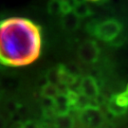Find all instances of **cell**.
<instances>
[{
  "label": "cell",
  "mask_w": 128,
  "mask_h": 128,
  "mask_svg": "<svg viewBox=\"0 0 128 128\" xmlns=\"http://www.w3.org/2000/svg\"><path fill=\"white\" fill-rule=\"evenodd\" d=\"M125 90H126V91L128 92V86H127V87H126V89H125Z\"/></svg>",
  "instance_id": "cell-15"
},
{
  "label": "cell",
  "mask_w": 128,
  "mask_h": 128,
  "mask_svg": "<svg viewBox=\"0 0 128 128\" xmlns=\"http://www.w3.org/2000/svg\"><path fill=\"white\" fill-rule=\"evenodd\" d=\"M48 12L52 15H62L61 2L58 0H51L48 4Z\"/></svg>",
  "instance_id": "cell-11"
},
{
  "label": "cell",
  "mask_w": 128,
  "mask_h": 128,
  "mask_svg": "<svg viewBox=\"0 0 128 128\" xmlns=\"http://www.w3.org/2000/svg\"><path fill=\"white\" fill-rule=\"evenodd\" d=\"M90 30L97 38L102 41L111 42L119 36L122 30V24L115 19H108L92 25Z\"/></svg>",
  "instance_id": "cell-2"
},
{
  "label": "cell",
  "mask_w": 128,
  "mask_h": 128,
  "mask_svg": "<svg viewBox=\"0 0 128 128\" xmlns=\"http://www.w3.org/2000/svg\"><path fill=\"white\" fill-rule=\"evenodd\" d=\"M21 128H44V127L42 126L41 124L34 122H25L22 125Z\"/></svg>",
  "instance_id": "cell-12"
},
{
  "label": "cell",
  "mask_w": 128,
  "mask_h": 128,
  "mask_svg": "<svg viewBox=\"0 0 128 128\" xmlns=\"http://www.w3.org/2000/svg\"><path fill=\"white\" fill-rule=\"evenodd\" d=\"M61 93L60 87L56 84L48 82L46 84H45L42 87L41 89V95L43 98H48V99H51L54 100L56 97Z\"/></svg>",
  "instance_id": "cell-8"
},
{
  "label": "cell",
  "mask_w": 128,
  "mask_h": 128,
  "mask_svg": "<svg viewBox=\"0 0 128 128\" xmlns=\"http://www.w3.org/2000/svg\"><path fill=\"white\" fill-rule=\"evenodd\" d=\"M80 119L82 124L90 128H101L104 122V115L98 106H91L81 111Z\"/></svg>",
  "instance_id": "cell-3"
},
{
  "label": "cell",
  "mask_w": 128,
  "mask_h": 128,
  "mask_svg": "<svg viewBox=\"0 0 128 128\" xmlns=\"http://www.w3.org/2000/svg\"><path fill=\"white\" fill-rule=\"evenodd\" d=\"M5 126H6V124H5L4 120L0 117V128H5Z\"/></svg>",
  "instance_id": "cell-13"
},
{
  "label": "cell",
  "mask_w": 128,
  "mask_h": 128,
  "mask_svg": "<svg viewBox=\"0 0 128 128\" xmlns=\"http://www.w3.org/2000/svg\"><path fill=\"white\" fill-rule=\"evenodd\" d=\"M74 120L69 113L62 115H56L54 117L55 128H73Z\"/></svg>",
  "instance_id": "cell-7"
},
{
  "label": "cell",
  "mask_w": 128,
  "mask_h": 128,
  "mask_svg": "<svg viewBox=\"0 0 128 128\" xmlns=\"http://www.w3.org/2000/svg\"><path fill=\"white\" fill-rule=\"evenodd\" d=\"M78 54L82 61L88 64H92L97 62V60L99 59L100 50L95 42L89 40V41L84 42L80 46Z\"/></svg>",
  "instance_id": "cell-4"
},
{
  "label": "cell",
  "mask_w": 128,
  "mask_h": 128,
  "mask_svg": "<svg viewBox=\"0 0 128 128\" xmlns=\"http://www.w3.org/2000/svg\"><path fill=\"white\" fill-rule=\"evenodd\" d=\"M88 1H94V2H97V1H102V0H88Z\"/></svg>",
  "instance_id": "cell-14"
},
{
  "label": "cell",
  "mask_w": 128,
  "mask_h": 128,
  "mask_svg": "<svg viewBox=\"0 0 128 128\" xmlns=\"http://www.w3.org/2000/svg\"><path fill=\"white\" fill-rule=\"evenodd\" d=\"M41 28L23 17L0 20V64L23 66L41 53Z\"/></svg>",
  "instance_id": "cell-1"
},
{
  "label": "cell",
  "mask_w": 128,
  "mask_h": 128,
  "mask_svg": "<svg viewBox=\"0 0 128 128\" xmlns=\"http://www.w3.org/2000/svg\"><path fill=\"white\" fill-rule=\"evenodd\" d=\"M62 24L68 30H74L79 27L80 18L73 12H70L68 14L62 15Z\"/></svg>",
  "instance_id": "cell-6"
},
{
  "label": "cell",
  "mask_w": 128,
  "mask_h": 128,
  "mask_svg": "<svg viewBox=\"0 0 128 128\" xmlns=\"http://www.w3.org/2000/svg\"><path fill=\"white\" fill-rule=\"evenodd\" d=\"M109 101L112 102L119 108L125 111V109L128 107V92L125 90V91L122 92V93L114 95Z\"/></svg>",
  "instance_id": "cell-9"
},
{
  "label": "cell",
  "mask_w": 128,
  "mask_h": 128,
  "mask_svg": "<svg viewBox=\"0 0 128 128\" xmlns=\"http://www.w3.org/2000/svg\"><path fill=\"white\" fill-rule=\"evenodd\" d=\"M79 91L90 99H97L100 93L99 86L97 81L91 76L84 77L79 82Z\"/></svg>",
  "instance_id": "cell-5"
},
{
  "label": "cell",
  "mask_w": 128,
  "mask_h": 128,
  "mask_svg": "<svg viewBox=\"0 0 128 128\" xmlns=\"http://www.w3.org/2000/svg\"><path fill=\"white\" fill-rule=\"evenodd\" d=\"M72 12L77 15L79 18H82V17H86L88 15L91 14V10L90 7L84 2H79L73 6Z\"/></svg>",
  "instance_id": "cell-10"
}]
</instances>
